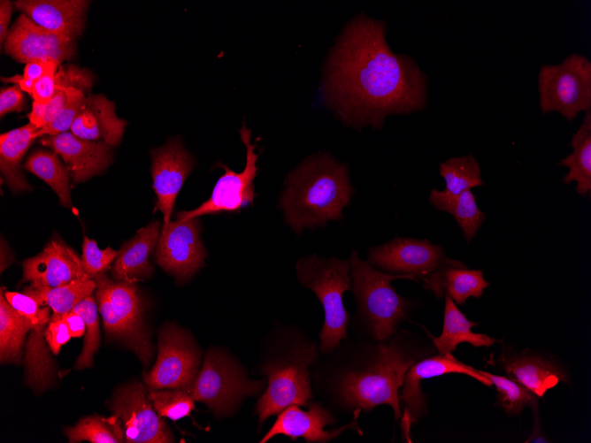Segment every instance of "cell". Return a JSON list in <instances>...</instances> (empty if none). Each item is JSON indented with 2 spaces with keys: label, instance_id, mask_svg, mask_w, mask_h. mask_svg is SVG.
<instances>
[{
  "label": "cell",
  "instance_id": "cb8c5ba5",
  "mask_svg": "<svg viewBox=\"0 0 591 443\" xmlns=\"http://www.w3.org/2000/svg\"><path fill=\"white\" fill-rule=\"evenodd\" d=\"M160 233L159 222L152 221L126 241L119 250L111 269L113 279L134 282L150 277L154 270L150 256L157 246Z\"/></svg>",
  "mask_w": 591,
  "mask_h": 443
},
{
  "label": "cell",
  "instance_id": "52a82bcc",
  "mask_svg": "<svg viewBox=\"0 0 591 443\" xmlns=\"http://www.w3.org/2000/svg\"><path fill=\"white\" fill-rule=\"evenodd\" d=\"M96 298L106 332L119 339L147 367L153 356L143 305L134 282L115 280L104 274L94 279Z\"/></svg>",
  "mask_w": 591,
  "mask_h": 443
},
{
  "label": "cell",
  "instance_id": "484cf974",
  "mask_svg": "<svg viewBox=\"0 0 591 443\" xmlns=\"http://www.w3.org/2000/svg\"><path fill=\"white\" fill-rule=\"evenodd\" d=\"M38 131L31 123L4 133L0 136V171L13 193L31 190L22 171L21 161Z\"/></svg>",
  "mask_w": 591,
  "mask_h": 443
},
{
  "label": "cell",
  "instance_id": "3957f363",
  "mask_svg": "<svg viewBox=\"0 0 591 443\" xmlns=\"http://www.w3.org/2000/svg\"><path fill=\"white\" fill-rule=\"evenodd\" d=\"M353 195L348 165L320 153L307 157L288 174L280 208L286 224L300 233L341 220Z\"/></svg>",
  "mask_w": 591,
  "mask_h": 443
},
{
  "label": "cell",
  "instance_id": "f6af8a7d",
  "mask_svg": "<svg viewBox=\"0 0 591 443\" xmlns=\"http://www.w3.org/2000/svg\"><path fill=\"white\" fill-rule=\"evenodd\" d=\"M61 65L57 61H32L26 64L21 76L23 80L34 83L40 79L46 72L52 68H58Z\"/></svg>",
  "mask_w": 591,
  "mask_h": 443
},
{
  "label": "cell",
  "instance_id": "d6a6232c",
  "mask_svg": "<svg viewBox=\"0 0 591 443\" xmlns=\"http://www.w3.org/2000/svg\"><path fill=\"white\" fill-rule=\"evenodd\" d=\"M22 167L45 181L58 195L61 205L72 208L70 172L57 153L48 149H35Z\"/></svg>",
  "mask_w": 591,
  "mask_h": 443
},
{
  "label": "cell",
  "instance_id": "4fadbf2b",
  "mask_svg": "<svg viewBox=\"0 0 591 443\" xmlns=\"http://www.w3.org/2000/svg\"><path fill=\"white\" fill-rule=\"evenodd\" d=\"M241 140L246 147V164L243 171L235 172L227 165L219 164L225 170L217 180L211 197L199 207L192 210L177 213V219L186 220L203 215H214L223 211H239L254 202V179L257 176L256 143H251V131L243 124L239 130Z\"/></svg>",
  "mask_w": 591,
  "mask_h": 443
},
{
  "label": "cell",
  "instance_id": "e575fe53",
  "mask_svg": "<svg viewBox=\"0 0 591 443\" xmlns=\"http://www.w3.org/2000/svg\"><path fill=\"white\" fill-rule=\"evenodd\" d=\"M68 442L78 443H121L126 442L125 432L120 419L116 415L109 417L100 416H85L74 426L64 430Z\"/></svg>",
  "mask_w": 591,
  "mask_h": 443
},
{
  "label": "cell",
  "instance_id": "83f0119b",
  "mask_svg": "<svg viewBox=\"0 0 591 443\" xmlns=\"http://www.w3.org/2000/svg\"><path fill=\"white\" fill-rule=\"evenodd\" d=\"M445 305L443 315L442 332L440 336L434 337L428 333L432 343L440 355L451 354L457 346L467 342L474 347H489L496 340L483 333L472 332V327L478 323L466 318L464 314L457 307L454 301L444 294Z\"/></svg>",
  "mask_w": 591,
  "mask_h": 443
},
{
  "label": "cell",
  "instance_id": "f1b7e54d",
  "mask_svg": "<svg viewBox=\"0 0 591 443\" xmlns=\"http://www.w3.org/2000/svg\"><path fill=\"white\" fill-rule=\"evenodd\" d=\"M57 88L52 99L47 104L33 102L28 114L29 123L39 130L49 125L64 109L67 101V88L73 87L84 93L91 89V73L73 65H60L56 73Z\"/></svg>",
  "mask_w": 591,
  "mask_h": 443
},
{
  "label": "cell",
  "instance_id": "d590c367",
  "mask_svg": "<svg viewBox=\"0 0 591 443\" xmlns=\"http://www.w3.org/2000/svg\"><path fill=\"white\" fill-rule=\"evenodd\" d=\"M440 175L445 180V190L455 195L484 184L480 164L472 154L441 163Z\"/></svg>",
  "mask_w": 591,
  "mask_h": 443
},
{
  "label": "cell",
  "instance_id": "7c38bea8",
  "mask_svg": "<svg viewBox=\"0 0 591 443\" xmlns=\"http://www.w3.org/2000/svg\"><path fill=\"white\" fill-rule=\"evenodd\" d=\"M366 261L387 273L408 276L422 281L449 264L453 259L445 256L444 249L426 240L395 237L371 248Z\"/></svg>",
  "mask_w": 591,
  "mask_h": 443
},
{
  "label": "cell",
  "instance_id": "603a6c76",
  "mask_svg": "<svg viewBox=\"0 0 591 443\" xmlns=\"http://www.w3.org/2000/svg\"><path fill=\"white\" fill-rule=\"evenodd\" d=\"M113 102L104 95L89 94L84 110L70 130L80 138L116 146L122 139L127 122L117 116Z\"/></svg>",
  "mask_w": 591,
  "mask_h": 443
},
{
  "label": "cell",
  "instance_id": "5bb4252c",
  "mask_svg": "<svg viewBox=\"0 0 591 443\" xmlns=\"http://www.w3.org/2000/svg\"><path fill=\"white\" fill-rule=\"evenodd\" d=\"M198 218L161 226L156 246V262L179 283L189 280L204 264L206 250L201 240Z\"/></svg>",
  "mask_w": 591,
  "mask_h": 443
},
{
  "label": "cell",
  "instance_id": "6da1fadb",
  "mask_svg": "<svg viewBox=\"0 0 591 443\" xmlns=\"http://www.w3.org/2000/svg\"><path fill=\"white\" fill-rule=\"evenodd\" d=\"M383 21L360 14L344 27L328 54L323 103L343 124L380 128L390 114L421 111L426 77L414 59L395 53Z\"/></svg>",
  "mask_w": 591,
  "mask_h": 443
},
{
  "label": "cell",
  "instance_id": "277c9868",
  "mask_svg": "<svg viewBox=\"0 0 591 443\" xmlns=\"http://www.w3.org/2000/svg\"><path fill=\"white\" fill-rule=\"evenodd\" d=\"M318 344L302 331L283 327L272 333L259 367L267 386L256 404L259 425L289 405L313 401L310 368L319 358Z\"/></svg>",
  "mask_w": 591,
  "mask_h": 443
},
{
  "label": "cell",
  "instance_id": "d4e9b609",
  "mask_svg": "<svg viewBox=\"0 0 591 443\" xmlns=\"http://www.w3.org/2000/svg\"><path fill=\"white\" fill-rule=\"evenodd\" d=\"M423 286L432 291L435 297L442 299L448 294L455 303L463 304L469 297L480 298L489 283L480 270H469L459 261L453 260L428 278L422 280Z\"/></svg>",
  "mask_w": 591,
  "mask_h": 443
},
{
  "label": "cell",
  "instance_id": "1f68e13d",
  "mask_svg": "<svg viewBox=\"0 0 591 443\" xmlns=\"http://www.w3.org/2000/svg\"><path fill=\"white\" fill-rule=\"evenodd\" d=\"M96 288L95 279L85 276L65 285L47 287L26 286L22 293L35 299L40 305L49 306L52 315L65 316L85 297L91 295Z\"/></svg>",
  "mask_w": 591,
  "mask_h": 443
},
{
  "label": "cell",
  "instance_id": "5b68a950",
  "mask_svg": "<svg viewBox=\"0 0 591 443\" xmlns=\"http://www.w3.org/2000/svg\"><path fill=\"white\" fill-rule=\"evenodd\" d=\"M351 292L357 311L350 323L354 336L385 340L393 336L408 317L411 302L393 287L395 279H411L408 276L384 272L361 259L355 249L349 257Z\"/></svg>",
  "mask_w": 591,
  "mask_h": 443
},
{
  "label": "cell",
  "instance_id": "7a4b0ae2",
  "mask_svg": "<svg viewBox=\"0 0 591 443\" xmlns=\"http://www.w3.org/2000/svg\"><path fill=\"white\" fill-rule=\"evenodd\" d=\"M326 355L315 379L333 412L349 416L360 409L370 413L387 404L398 420L399 390L408 369L424 358L425 349L411 340L410 332L397 331L385 340L348 336Z\"/></svg>",
  "mask_w": 591,
  "mask_h": 443
},
{
  "label": "cell",
  "instance_id": "ab89813d",
  "mask_svg": "<svg viewBox=\"0 0 591 443\" xmlns=\"http://www.w3.org/2000/svg\"><path fill=\"white\" fill-rule=\"evenodd\" d=\"M83 91L73 87L67 88V101L61 112L46 126L38 131V138L45 135H56L68 132L86 105Z\"/></svg>",
  "mask_w": 591,
  "mask_h": 443
},
{
  "label": "cell",
  "instance_id": "30bf717a",
  "mask_svg": "<svg viewBox=\"0 0 591 443\" xmlns=\"http://www.w3.org/2000/svg\"><path fill=\"white\" fill-rule=\"evenodd\" d=\"M158 353L143 381L150 390L180 389L188 393L199 371L201 353L190 334L174 324H165L158 332Z\"/></svg>",
  "mask_w": 591,
  "mask_h": 443
},
{
  "label": "cell",
  "instance_id": "7bdbcfd3",
  "mask_svg": "<svg viewBox=\"0 0 591 443\" xmlns=\"http://www.w3.org/2000/svg\"><path fill=\"white\" fill-rule=\"evenodd\" d=\"M58 68H52L46 72L40 79L33 83L30 95L33 102L39 104H47L56 92V73Z\"/></svg>",
  "mask_w": 591,
  "mask_h": 443
},
{
  "label": "cell",
  "instance_id": "2e32d148",
  "mask_svg": "<svg viewBox=\"0 0 591 443\" xmlns=\"http://www.w3.org/2000/svg\"><path fill=\"white\" fill-rule=\"evenodd\" d=\"M307 408V410H303L296 404L285 408L277 415L276 421L259 442L265 443L277 435H284L293 441L303 438L307 443H326L338 438L347 430L356 431L363 435L358 424L362 412L360 409L353 412V418L349 424L333 430H326L327 425H334L336 423L334 412L315 401Z\"/></svg>",
  "mask_w": 591,
  "mask_h": 443
},
{
  "label": "cell",
  "instance_id": "836d02e7",
  "mask_svg": "<svg viewBox=\"0 0 591 443\" xmlns=\"http://www.w3.org/2000/svg\"><path fill=\"white\" fill-rule=\"evenodd\" d=\"M29 326L7 301L4 290L0 294V361L1 363H20L22 347Z\"/></svg>",
  "mask_w": 591,
  "mask_h": 443
},
{
  "label": "cell",
  "instance_id": "4dcf8cb0",
  "mask_svg": "<svg viewBox=\"0 0 591 443\" xmlns=\"http://www.w3.org/2000/svg\"><path fill=\"white\" fill-rule=\"evenodd\" d=\"M429 202L436 210L454 217L463 230L466 241H470L476 235L486 218L471 189L455 195L445 189L433 188L429 195Z\"/></svg>",
  "mask_w": 591,
  "mask_h": 443
},
{
  "label": "cell",
  "instance_id": "bcb514c9",
  "mask_svg": "<svg viewBox=\"0 0 591 443\" xmlns=\"http://www.w3.org/2000/svg\"><path fill=\"white\" fill-rule=\"evenodd\" d=\"M13 11V6L10 1L0 2V42L4 43L8 35V26L11 16Z\"/></svg>",
  "mask_w": 591,
  "mask_h": 443
},
{
  "label": "cell",
  "instance_id": "ee69618b",
  "mask_svg": "<svg viewBox=\"0 0 591 443\" xmlns=\"http://www.w3.org/2000/svg\"><path fill=\"white\" fill-rule=\"evenodd\" d=\"M27 108L23 90L19 85L2 88L0 90V115L19 112Z\"/></svg>",
  "mask_w": 591,
  "mask_h": 443
},
{
  "label": "cell",
  "instance_id": "8fae6325",
  "mask_svg": "<svg viewBox=\"0 0 591 443\" xmlns=\"http://www.w3.org/2000/svg\"><path fill=\"white\" fill-rule=\"evenodd\" d=\"M10 304L27 320L29 332L24 361L25 383L36 393H42L53 385L56 363L45 338V329L50 320V308L40 305L24 293L4 292Z\"/></svg>",
  "mask_w": 591,
  "mask_h": 443
},
{
  "label": "cell",
  "instance_id": "ba28073f",
  "mask_svg": "<svg viewBox=\"0 0 591 443\" xmlns=\"http://www.w3.org/2000/svg\"><path fill=\"white\" fill-rule=\"evenodd\" d=\"M266 379L252 380L227 352L210 348L191 386L195 401L205 404L218 417L233 414L243 399L263 393Z\"/></svg>",
  "mask_w": 591,
  "mask_h": 443
},
{
  "label": "cell",
  "instance_id": "4316f807",
  "mask_svg": "<svg viewBox=\"0 0 591 443\" xmlns=\"http://www.w3.org/2000/svg\"><path fill=\"white\" fill-rule=\"evenodd\" d=\"M503 369L515 380L539 397L558 382H568V377L555 363L539 356L514 355L504 361Z\"/></svg>",
  "mask_w": 591,
  "mask_h": 443
},
{
  "label": "cell",
  "instance_id": "f35d334b",
  "mask_svg": "<svg viewBox=\"0 0 591 443\" xmlns=\"http://www.w3.org/2000/svg\"><path fill=\"white\" fill-rule=\"evenodd\" d=\"M148 397L160 416L173 421L189 416L195 409L189 393L180 389L150 390Z\"/></svg>",
  "mask_w": 591,
  "mask_h": 443
},
{
  "label": "cell",
  "instance_id": "8992f818",
  "mask_svg": "<svg viewBox=\"0 0 591 443\" xmlns=\"http://www.w3.org/2000/svg\"><path fill=\"white\" fill-rule=\"evenodd\" d=\"M296 276L301 286L311 290L322 304L325 317L319 348L326 355L349 336V314L342 298L352 286L349 260L317 254L302 256L296 264Z\"/></svg>",
  "mask_w": 591,
  "mask_h": 443
},
{
  "label": "cell",
  "instance_id": "9c48e42d",
  "mask_svg": "<svg viewBox=\"0 0 591 443\" xmlns=\"http://www.w3.org/2000/svg\"><path fill=\"white\" fill-rule=\"evenodd\" d=\"M541 112H559L572 121L580 111L591 109V62L572 53L558 65H542L538 73Z\"/></svg>",
  "mask_w": 591,
  "mask_h": 443
},
{
  "label": "cell",
  "instance_id": "8d00e7d4",
  "mask_svg": "<svg viewBox=\"0 0 591 443\" xmlns=\"http://www.w3.org/2000/svg\"><path fill=\"white\" fill-rule=\"evenodd\" d=\"M476 370L495 386L497 398L506 413L518 414L526 406H537L539 396L522 384L503 376Z\"/></svg>",
  "mask_w": 591,
  "mask_h": 443
},
{
  "label": "cell",
  "instance_id": "7dc6e473",
  "mask_svg": "<svg viewBox=\"0 0 591 443\" xmlns=\"http://www.w3.org/2000/svg\"><path fill=\"white\" fill-rule=\"evenodd\" d=\"M65 320L72 337H81L85 333L86 325L80 314L71 310L65 315Z\"/></svg>",
  "mask_w": 591,
  "mask_h": 443
},
{
  "label": "cell",
  "instance_id": "7402d4cb",
  "mask_svg": "<svg viewBox=\"0 0 591 443\" xmlns=\"http://www.w3.org/2000/svg\"><path fill=\"white\" fill-rule=\"evenodd\" d=\"M17 10L38 26L73 41L85 26L88 1L83 0H20Z\"/></svg>",
  "mask_w": 591,
  "mask_h": 443
},
{
  "label": "cell",
  "instance_id": "ac0fdd59",
  "mask_svg": "<svg viewBox=\"0 0 591 443\" xmlns=\"http://www.w3.org/2000/svg\"><path fill=\"white\" fill-rule=\"evenodd\" d=\"M4 50L20 63L42 60L61 64L75 55L76 43L66 36L38 26L21 14L9 30Z\"/></svg>",
  "mask_w": 591,
  "mask_h": 443
},
{
  "label": "cell",
  "instance_id": "e0dca14e",
  "mask_svg": "<svg viewBox=\"0 0 591 443\" xmlns=\"http://www.w3.org/2000/svg\"><path fill=\"white\" fill-rule=\"evenodd\" d=\"M448 373L465 374L486 386H492L488 378L472 367L459 362L452 354H439L418 360L408 369L399 394L402 427L407 438L411 426L427 412L426 397L421 389L420 381Z\"/></svg>",
  "mask_w": 591,
  "mask_h": 443
},
{
  "label": "cell",
  "instance_id": "b9f144b4",
  "mask_svg": "<svg viewBox=\"0 0 591 443\" xmlns=\"http://www.w3.org/2000/svg\"><path fill=\"white\" fill-rule=\"evenodd\" d=\"M71 337L65 316L51 315L45 329V338L53 355H57Z\"/></svg>",
  "mask_w": 591,
  "mask_h": 443
},
{
  "label": "cell",
  "instance_id": "9a60e30c",
  "mask_svg": "<svg viewBox=\"0 0 591 443\" xmlns=\"http://www.w3.org/2000/svg\"><path fill=\"white\" fill-rule=\"evenodd\" d=\"M110 408L120 419L127 443L174 442L171 429L155 410L143 384L133 382L119 388Z\"/></svg>",
  "mask_w": 591,
  "mask_h": 443
},
{
  "label": "cell",
  "instance_id": "74e56055",
  "mask_svg": "<svg viewBox=\"0 0 591 443\" xmlns=\"http://www.w3.org/2000/svg\"><path fill=\"white\" fill-rule=\"evenodd\" d=\"M72 310L80 314L86 325L84 344L74 365L75 369L81 370L92 366L94 354L100 345L99 319L95 297L92 294L85 297Z\"/></svg>",
  "mask_w": 591,
  "mask_h": 443
},
{
  "label": "cell",
  "instance_id": "ffe728a7",
  "mask_svg": "<svg viewBox=\"0 0 591 443\" xmlns=\"http://www.w3.org/2000/svg\"><path fill=\"white\" fill-rule=\"evenodd\" d=\"M40 143L62 157L74 183L102 173L112 161L111 146L80 138L72 132L42 136Z\"/></svg>",
  "mask_w": 591,
  "mask_h": 443
},
{
  "label": "cell",
  "instance_id": "f546056e",
  "mask_svg": "<svg viewBox=\"0 0 591 443\" xmlns=\"http://www.w3.org/2000/svg\"><path fill=\"white\" fill-rule=\"evenodd\" d=\"M570 145L573 151L558 164L569 169L563 182L575 181L576 192L586 196L591 191V110L585 111L583 121L572 135Z\"/></svg>",
  "mask_w": 591,
  "mask_h": 443
},
{
  "label": "cell",
  "instance_id": "60d3db41",
  "mask_svg": "<svg viewBox=\"0 0 591 443\" xmlns=\"http://www.w3.org/2000/svg\"><path fill=\"white\" fill-rule=\"evenodd\" d=\"M118 254L119 251L110 247L99 248L95 241L84 236L81 256L82 269L86 275L94 279L110 269Z\"/></svg>",
  "mask_w": 591,
  "mask_h": 443
},
{
  "label": "cell",
  "instance_id": "d6986e66",
  "mask_svg": "<svg viewBox=\"0 0 591 443\" xmlns=\"http://www.w3.org/2000/svg\"><path fill=\"white\" fill-rule=\"evenodd\" d=\"M194 167V159L175 139L151 153L152 187L157 195V208L163 213L164 224L170 223L176 197Z\"/></svg>",
  "mask_w": 591,
  "mask_h": 443
},
{
  "label": "cell",
  "instance_id": "44dd1931",
  "mask_svg": "<svg viewBox=\"0 0 591 443\" xmlns=\"http://www.w3.org/2000/svg\"><path fill=\"white\" fill-rule=\"evenodd\" d=\"M85 276L81 257L59 238L23 262V281L35 286L56 287Z\"/></svg>",
  "mask_w": 591,
  "mask_h": 443
}]
</instances>
